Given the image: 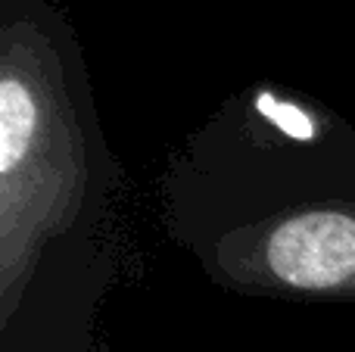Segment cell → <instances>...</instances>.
Returning a JSON list of instances; mask_svg holds the SVG:
<instances>
[{
  "label": "cell",
  "instance_id": "obj_1",
  "mask_svg": "<svg viewBox=\"0 0 355 352\" xmlns=\"http://www.w3.org/2000/svg\"><path fill=\"white\" fill-rule=\"evenodd\" d=\"M275 278L300 290H327L355 274V222L312 212L284 222L268 240Z\"/></svg>",
  "mask_w": 355,
  "mask_h": 352
},
{
  "label": "cell",
  "instance_id": "obj_2",
  "mask_svg": "<svg viewBox=\"0 0 355 352\" xmlns=\"http://www.w3.org/2000/svg\"><path fill=\"white\" fill-rule=\"evenodd\" d=\"M259 109L265 112V116L271 118V122L277 125V128L284 131V134L290 137H312V118L306 116V112L300 109V106L293 103H284V100H271V97H262L259 100Z\"/></svg>",
  "mask_w": 355,
  "mask_h": 352
}]
</instances>
